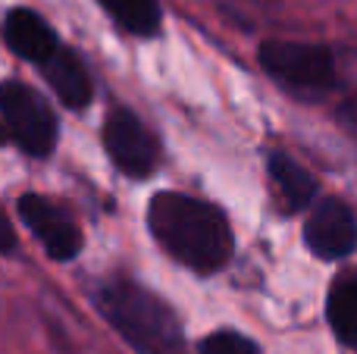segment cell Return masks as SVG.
Listing matches in <instances>:
<instances>
[{
	"instance_id": "6da1fadb",
	"label": "cell",
	"mask_w": 357,
	"mask_h": 354,
	"mask_svg": "<svg viewBox=\"0 0 357 354\" xmlns=\"http://www.w3.org/2000/svg\"><path fill=\"white\" fill-rule=\"evenodd\" d=\"M148 226L173 261L197 273L220 270L232 254V232L213 204L191 194L160 192L148 204Z\"/></svg>"
},
{
	"instance_id": "7a4b0ae2",
	"label": "cell",
	"mask_w": 357,
	"mask_h": 354,
	"mask_svg": "<svg viewBox=\"0 0 357 354\" xmlns=\"http://www.w3.org/2000/svg\"><path fill=\"white\" fill-rule=\"evenodd\" d=\"M98 311L138 354H185V336L176 314L135 282L110 279L100 286Z\"/></svg>"
},
{
	"instance_id": "3957f363",
	"label": "cell",
	"mask_w": 357,
	"mask_h": 354,
	"mask_svg": "<svg viewBox=\"0 0 357 354\" xmlns=\"http://www.w3.org/2000/svg\"><path fill=\"white\" fill-rule=\"evenodd\" d=\"M0 119L13 141L31 157H50L56 148L60 125L50 110V104L29 88L25 82L6 79L0 82Z\"/></svg>"
},
{
	"instance_id": "277c9868",
	"label": "cell",
	"mask_w": 357,
	"mask_h": 354,
	"mask_svg": "<svg viewBox=\"0 0 357 354\" xmlns=\"http://www.w3.org/2000/svg\"><path fill=\"white\" fill-rule=\"evenodd\" d=\"M16 210H19V220L38 238V245L47 251V257H54V261H75L79 257L82 229L63 204L44 198V194L29 192L16 201Z\"/></svg>"
},
{
	"instance_id": "5b68a950",
	"label": "cell",
	"mask_w": 357,
	"mask_h": 354,
	"mask_svg": "<svg viewBox=\"0 0 357 354\" xmlns=\"http://www.w3.org/2000/svg\"><path fill=\"white\" fill-rule=\"evenodd\" d=\"M257 56L273 79L291 88H326L333 82V56L320 44L264 41Z\"/></svg>"
},
{
	"instance_id": "8992f818",
	"label": "cell",
	"mask_w": 357,
	"mask_h": 354,
	"mask_svg": "<svg viewBox=\"0 0 357 354\" xmlns=\"http://www.w3.org/2000/svg\"><path fill=\"white\" fill-rule=\"evenodd\" d=\"M104 148L110 154L113 167L123 169L132 179H144L154 173L160 160V148L151 129L129 110H113L104 123Z\"/></svg>"
},
{
	"instance_id": "52a82bcc",
	"label": "cell",
	"mask_w": 357,
	"mask_h": 354,
	"mask_svg": "<svg viewBox=\"0 0 357 354\" xmlns=\"http://www.w3.org/2000/svg\"><path fill=\"white\" fill-rule=\"evenodd\" d=\"M304 245L323 261L345 257L357 248V220L345 201H320L304 226Z\"/></svg>"
},
{
	"instance_id": "ba28073f",
	"label": "cell",
	"mask_w": 357,
	"mask_h": 354,
	"mask_svg": "<svg viewBox=\"0 0 357 354\" xmlns=\"http://www.w3.org/2000/svg\"><path fill=\"white\" fill-rule=\"evenodd\" d=\"M3 41L19 60L31 63V66H41L44 60H50L56 47H60V38L50 29V22L44 16H38L35 10H16L6 13L3 19Z\"/></svg>"
},
{
	"instance_id": "9c48e42d",
	"label": "cell",
	"mask_w": 357,
	"mask_h": 354,
	"mask_svg": "<svg viewBox=\"0 0 357 354\" xmlns=\"http://www.w3.org/2000/svg\"><path fill=\"white\" fill-rule=\"evenodd\" d=\"M41 75L47 79V85L54 88V94L69 107V110H85L94 98V88H91V75H88L85 63L79 60V54L69 47H56L50 54V60H44Z\"/></svg>"
},
{
	"instance_id": "30bf717a",
	"label": "cell",
	"mask_w": 357,
	"mask_h": 354,
	"mask_svg": "<svg viewBox=\"0 0 357 354\" xmlns=\"http://www.w3.org/2000/svg\"><path fill=\"white\" fill-rule=\"evenodd\" d=\"M270 179H273V192H276L285 213H298L301 207H307L317 194V179L301 163H295L285 154L270 157Z\"/></svg>"
},
{
	"instance_id": "8fae6325",
	"label": "cell",
	"mask_w": 357,
	"mask_h": 354,
	"mask_svg": "<svg viewBox=\"0 0 357 354\" xmlns=\"http://www.w3.org/2000/svg\"><path fill=\"white\" fill-rule=\"evenodd\" d=\"M326 317L333 323L335 336L357 351V270L339 276L329 288L326 298Z\"/></svg>"
},
{
	"instance_id": "7c38bea8",
	"label": "cell",
	"mask_w": 357,
	"mask_h": 354,
	"mask_svg": "<svg viewBox=\"0 0 357 354\" xmlns=\"http://www.w3.org/2000/svg\"><path fill=\"white\" fill-rule=\"evenodd\" d=\"M100 6H104L126 31L142 35V38L157 35L160 19H163L160 0H100Z\"/></svg>"
},
{
	"instance_id": "4fadbf2b",
	"label": "cell",
	"mask_w": 357,
	"mask_h": 354,
	"mask_svg": "<svg viewBox=\"0 0 357 354\" xmlns=\"http://www.w3.org/2000/svg\"><path fill=\"white\" fill-rule=\"evenodd\" d=\"M197 354H260V351H257V345L248 336H241V332L220 330L197 345Z\"/></svg>"
},
{
	"instance_id": "5bb4252c",
	"label": "cell",
	"mask_w": 357,
	"mask_h": 354,
	"mask_svg": "<svg viewBox=\"0 0 357 354\" xmlns=\"http://www.w3.org/2000/svg\"><path fill=\"white\" fill-rule=\"evenodd\" d=\"M16 251V229H13L10 217L0 210V254H10Z\"/></svg>"
},
{
	"instance_id": "9a60e30c",
	"label": "cell",
	"mask_w": 357,
	"mask_h": 354,
	"mask_svg": "<svg viewBox=\"0 0 357 354\" xmlns=\"http://www.w3.org/2000/svg\"><path fill=\"white\" fill-rule=\"evenodd\" d=\"M345 119L357 129V94H354L351 100H348V107H345Z\"/></svg>"
},
{
	"instance_id": "2e32d148",
	"label": "cell",
	"mask_w": 357,
	"mask_h": 354,
	"mask_svg": "<svg viewBox=\"0 0 357 354\" xmlns=\"http://www.w3.org/2000/svg\"><path fill=\"white\" fill-rule=\"evenodd\" d=\"M6 141V132H0V144H3Z\"/></svg>"
}]
</instances>
